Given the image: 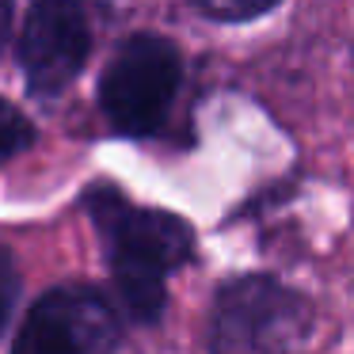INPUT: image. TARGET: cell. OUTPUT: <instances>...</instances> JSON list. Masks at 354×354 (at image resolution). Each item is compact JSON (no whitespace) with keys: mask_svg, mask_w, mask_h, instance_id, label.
I'll return each mask as SVG.
<instances>
[{"mask_svg":"<svg viewBox=\"0 0 354 354\" xmlns=\"http://www.w3.org/2000/svg\"><path fill=\"white\" fill-rule=\"evenodd\" d=\"M316 305L270 270H240L209 297L206 354H297L313 335Z\"/></svg>","mask_w":354,"mask_h":354,"instance_id":"cell-2","label":"cell"},{"mask_svg":"<svg viewBox=\"0 0 354 354\" xmlns=\"http://www.w3.org/2000/svg\"><path fill=\"white\" fill-rule=\"evenodd\" d=\"M77 202L100 236L122 316L141 328H156L168 313L171 274L198 255L194 225L176 209L133 202L111 179H92Z\"/></svg>","mask_w":354,"mask_h":354,"instance_id":"cell-1","label":"cell"},{"mask_svg":"<svg viewBox=\"0 0 354 354\" xmlns=\"http://www.w3.org/2000/svg\"><path fill=\"white\" fill-rule=\"evenodd\" d=\"M92 57V16L73 0H35L16 35V62L27 95L57 103Z\"/></svg>","mask_w":354,"mask_h":354,"instance_id":"cell-5","label":"cell"},{"mask_svg":"<svg viewBox=\"0 0 354 354\" xmlns=\"http://www.w3.org/2000/svg\"><path fill=\"white\" fill-rule=\"evenodd\" d=\"M122 313L88 282H57L24 313L8 354H115Z\"/></svg>","mask_w":354,"mask_h":354,"instance_id":"cell-4","label":"cell"},{"mask_svg":"<svg viewBox=\"0 0 354 354\" xmlns=\"http://www.w3.org/2000/svg\"><path fill=\"white\" fill-rule=\"evenodd\" d=\"M19 293H24V274H19V263L8 248L0 244V339L12 324V313L19 305Z\"/></svg>","mask_w":354,"mask_h":354,"instance_id":"cell-8","label":"cell"},{"mask_svg":"<svg viewBox=\"0 0 354 354\" xmlns=\"http://www.w3.org/2000/svg\"><path fill=\"white\" fill-rule=\"evenodd\" d=\"M187 80L176 39L160 31H130L115 46L95 84V107L115 138L149 141L168 130V118Z\"/></svg>","mask_w":354,"mask_h":354,"instance_id":"cell-3","label":"cell"},{"mask_svg":"<svg viewBox=\"0 0 354 354\" xmlns=\"http://www.w3.org/2000/svg\"><path fill=\"white\" fill-rule=\"evenodd\" d=\"M12 24H16V8L8 0H0V54L12 46Z\"/></svg>","mask_w":354,"mask_h":354,"instance_id":"cell-9","label":"cell"},{"mask_svg":"<svg viewBox=\"0 0 354 354\" xmlns=\"http://www.w3.org/2000/svg\"><path fill=\"white\" fill-rule=\"evenodd\" d=\"M35 141H39L35 122L12 100H0V160H12V156L27 153Z\"/></svg>","mask_w":354,"mask_h":354,"instance_id":"cell-7","label":"cell"},{"mask_svg":"<svg viewBox=\"0 0 354 354\" xmlns=\"http://www.w3.org/2000/svg\"><path fill=\"white\" fill-rule=\"evenodd\" d=\"M191 12L217 27H240V24H255V19L274 16V12H282V4L278 0H244V4H232V0H198V4H191Z\"/></svg>","mask_w":354,"mask_h":354,"instance_id":"cell-6","label":"cell"}]
</instances>
